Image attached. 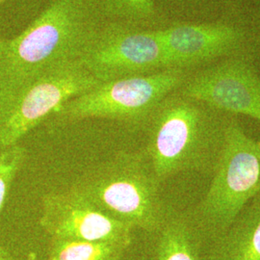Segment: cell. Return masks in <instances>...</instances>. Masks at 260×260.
I'll return each instance as SVG.
<instances>
[{
    "mask_svg": "<svg viewBox=\"0 0 260 260\" xmlns=\"http://www.w3.org/2000/svg\"><path fill=\"white\" fill-rule=\"evenodd\" d=\"M230 115L178 90L151 114L143 150L158 181L183 173L212 176L223 149Z\"/></svg>",
    "mask_w": 260,
    "mask_h": 260,
    "instance_id": "obj_1",
    "label": "cell"
},
{
    "mask_svg": "<svg viewBox=\"0 0 260 260\" xmlns=\"http://www.w3.org/2000/svg\"><path fill=\"white\" fill-rule=\"evenodd\" d=\"M103 19L100 0H51L19 35L5 40L0 91L50 67L79 60Z\"/></svg>",
    "mask_w": 260,
    "mask_h": 260,
    "instance_id": "obj_2",
    "label": "cell"
},
{
    "mask_svg": "<svg viewBox=\"0 0 260 260\" xmlns=\"http://www.w3.org/2000/svg\"><path fill=\"white\" fill-rule=\"evenodd\" d=\"M71 189L132 230L156 233L170 215L161 183L143 150H121L84 175Z\"/></svg>",
    "mask_w": 260,
    "mask_h": 260,
    "instance_id": "obj_3",
    "label": "cell"
},
{
    "mask_svg": "<svg viewBox=\"0 0 260 260\" xmlns=\"http://www.w3.org/2000/svg\"><path fill=\"white\" fill-rule=\"evenodd\" d=\"M259 195L260 141L250 137L235 116L230 115L223 149L209 186L186 215L205 245L224 232Z\"/></svg>",
    "mask_w": 260,
    "mask_h": 260,
    "instance_id": "obj_4",
    "label": "cell"
},
{
    "mask_svg": "<svg viewBox=\"0 0 260 260\" xmlns=\"http://www.w3.org/2000/svg\"><path fill=\"white\" fill-rule=\"evenodd\" d=\"M189 74L169 69L102 82L67 102L53 115L54 120L58 124H66L102 119L121 122L131 129L145 130L158 104L177 91Z\"/></svg>",
    "mask_w": 260,
    "mask_h": 260,
    "instance_id": "obj_5",
    "label": "cell"
},
{
    "mask_svg": "<svg viewBox=\"0 0 260 260\" xmlns=\"http://www.w3.org/2000/svg\"><path fill=\"white\" fill-rule=\"evenodd\" d=\"M101 83L79 60H74L0 91V149L19 144L67 102Z\"/></svg>",
    "mask_w": 260,
    "mask_h": 260,
    "instance_id": "obj_6",
    "label": "cell"
},
{
    "mask_svg": "<svg viewBox=\"0 0 260 260\" xmlns=\"http://www.w3.org/2000/svg\"><path fill=\"white\" fill-rule=\"evenodd\" d=\"M79 61L101 82L169 70L157 29L119 20L100 25Z\"/></svg>",
    "mask_w": 260,
    "mask_h": 260,
    "instance_id": "obj_7",
    "label": "cell"
},
{
    "mask_svg": "<svg viewBox=\"0 0 260 260\" xmlns=\"http://www.w3.org/2000/svg\"><path fill=\"white\" fill-rule=\"evenodd\" d=\"M178 91L223 114L244 115L260 122V76L247 55L191 72Z\"/></svg>",
    "mask_w": 260,
    "mask_h": 260,
    "instance_id": "obj_8",
    "label": "cell"
},
{
    "mask_svg": "<svg viewBox=\"0 0 260 260\" xmlns=\"http://www.w3.org/2000/svg\"><path fill=\"white\" fill-rule=\"evenodd\" d=\"M168 69L194 72L218 60L246 55L248 36L229 23H176L157 29Z\"/></svg>",
    "mask_w": 260,
    "mask_h": 260,
    "instance_id": "obj_9",
    "label": "cell"
},
{
    "mask_svg": "<svg viewBox=\"0 0 260 260\" xmlns=\"http://www.w3.org/2000/svg\"><path fill=\"white\" fill-rule=\"evenodd\" d=\"M40 225L54 239L131 244L130 226L103 213L71 188L43 197Z\"/></svg>",
    "mask_w": 260,
    "mask_h": 260,
    "instance_id": "obj_10",
    "label": "cell"
},
{
    "mask_svg": "<svg viewBox=\"0 0 260 260\" xmlns=\"http://www.w3.org/2000/svg\"><path fill=\"white\" fill-rule=\"evenodd\" d=\"M202 260H260V195L203 246Z\"/></svg>",
    "mask_w": 260,
    "mask_h": 260,
    "instance_id": "obj_11",
    "label": "cell"
},
{
    "mask_svg": "<svg viewBox=\"0 0 260 260\" xmlns=\"http://www.w3.org/2000/svg\"><path fill=\"white\" fill-rule=\"evenodd\" d=\"M154 234L152 260H202L204 243L186 213H170Z\"/></svg>",
    "mask_w": 260,
    "mask_h": 260,
    "instance_id": "obj_12",
    "label": "cell"
},
{
    "mask_svg": "<svg viewBox=\"0 0 260 260\" xmlns=\"http://www.w3.org/2000/svg\"><path fill=\"white\" fill-rule=\"evenodd\" d=\"M130 245L121 242L74 241L50 238L49 260H121Z\"/></svg>",
    "mask_w": 260,
    "mask_h": 260,
    "instance_id": "obj_13",
    "label": "cell"
},
{
    "mask_svg": "<svg viewBox=\"0 0 260 260\" xmlns=\"http://www.w3.org/2000/svg\"><path fill=\"white\" fill-rule=\"evenodd\" d=\"M103 18L119 20L139 26L156 18L153 0H100Z\"/></svg>",
    "mask_w": 260,
    "mask_h": 260,
    "instance_id": "obj_14",
    "label": "cell"
},
{
    "mask_svg": "<svg viewBox=\"0 0 260 260\" xmlns=\"http://www.w3.org/2000/svg\"><path fill=\"white\" fill-rule=\"evenodd\" d=\"M26 158L27 149L19 144L0 149V213L12 184L23 167Z\"/></svg>",
    "mask_w": 260,
    "mask_h": 260,
    "instance_id": "obj_15",
    "label": "cell"
},
{
    "mask_svg": "<svg viewBox=\"0 0 260 260\" xmlns=\"http://www.w3.org/2000/svg\"><path fill=\"white\" fill-rule=\"evenodd\" d=\"M0 260H15L9 251L0 245Z\"/></svg>",
    "mask_w": 260,
    "mask_h": 260,
    "instance_id": "obj_16",
    "label": "cell"
},
{
    "mask_svg": "<svg viewBox=\"0 0 260 260\" xmlns=\"http://www.w3.org/2000/svg\"><path fill=\"white\" fill-rule=\"evenodd\" d=\"M4 44H5V39L0 37V62H1L2 53H3V49H4Z\"/></svg>",
    "mask_w": 260,
    "mask_h": 260,
    "instance_id": "obj_17",
    "label": "cell"
},
{
    "mask_svg": "<svg viewBox=\"0 0 260 260\" xmlns=\"http://www.w3.org/2000/svg\"><path fill=\"white\" fill-rule=\"evenodd\" d=\"M25 260H37V256L35 253H30Z\"/></svg>",
    "mask_w": 260,
    "mask_h": 260,
    "instance_id": "obj_18",
    "label": "cell"
},
{
    "mask_svg": "<svg viewBox=\"0 0 260 260\" xmlns=\"http://www.w3.org/2000/svg\"><path fill=\"white\" fill-rule=\"evenodd\" d=\"M7 0H0V6L3 4V3H5Z\"/></svg>",
    "mask_w": 260,
    "mask_h": 260,
    "instance_id": "obj_19",
    "label": "cell"
}]
</instances>
